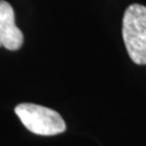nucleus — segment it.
Masks as SVG:
<instances>
[{
  "label": "nucleus",
  "instance_id": "obj_1",
  "mask_svg": "<svg viewBox=\"0 0 146 146\" xmlns=\"http://www.w3.org/2000/svg\"><path fill=\"white\" fill-rule=\"evenodd\" d=\"M122 38L130 58L139 65H146V7L131 5L122 20Z\"/></svg>",
  "mask_w": 146,
  "mask_h": 146
},
{
  "label": "nucleus",
  "instance_id": "obj_2",
  "mask_svg": "<svg viewBox=\"0 0 146 146\" xmlns=\"http://www.w3.org/2000/svg\"><path fill=\"white\" fill-rule=\"evenodd\" d=\"M15 114L27 130L38 135H55L66 130V123L58 111L41 105L22 103Z\"/></svg>",
  "mask_w": 146,
  "mask_h": 146
},
{
  "label": "nucleus",
  "instance_id": "obj_3",
  "mask_svg": "<svg viewBox=\"0 0 146 146\" xmlns=\"http://www.w3.org/2000/svg\"><path fill=\"white\" fill-rule=\"evenodd\" d=\"M23 42L24 36L16 26L12 5L5 0H0V47L16 51L23 46Z\"/></svg>",
  "mask_w": 146,
  "mask_h": 146
}]
</instances>
